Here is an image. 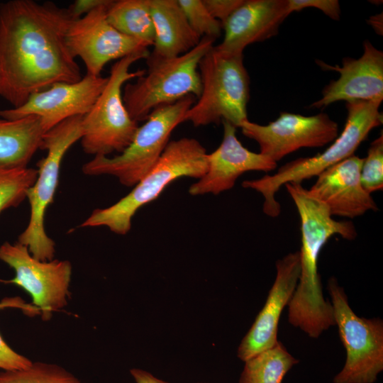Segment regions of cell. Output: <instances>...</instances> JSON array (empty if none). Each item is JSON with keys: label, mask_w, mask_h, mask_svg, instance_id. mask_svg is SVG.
<instances>
[{"label": "cell", "mask_w": 383, "mask_h": 383, "mask_svg": "<svg viewBox=\"0 0 383 383\" xmlns=\"http://www.w3.org/2000/svg\"><path fill=\"white\" fill-rule=\"evenodd\" d=\"M72 20L67 8L50 1L0 4V96L13 108L54 84L82 78L66 43Z\"/></svg>", "instance_id": "1"}, {"label": "cell", "mask_w": 383, "mask_h": 383, "mask_svg": "<svg viewBox=\"0 0 383 383\" xmlns=\"http://www.w3.org/2000/svg\"><path fill=\"white\" fill-rule=\"evenodd\" d=\"M284 186L299 213L301 234L300 275L287 305L288 321L309 337L318 338L335 326L332 305L323 296L318 271L321 250L335 235L351 240L357 233L352 221L333 219L328 207L301 183Z\"/></svg>", "instance_id": "2"}, {"label": "cell", "mask_w": 383, "mask_h": 383, "mask_svg": "<svg viewBox=\"0 0 383 383\" xmlns=\"http://www.w3.org/2000/svg\"><path fill=\"white\" fill-rule=\"evenodd\" d=\"M207 155L205 148L194 138L170 141L155 166L131 192L109 207L94 209L80 227L105 226L126 235L137 211L157 199L170 183L184 177H202L207 170Z\"/></svg>", "instance_id": "3"}, {"label": "cell", "mask_w": 383, "mask_h": 383, "mask_svg": "<svg viewBox=\"0 0 383 383\" xmlns=\"http://www.w3.org/2000/svg\"><path fill=\"white\" fill-rule=\"evenodd\" d=\"M383 99L346 102L347 118L341 134L323 152L299 157L281 166L274 174L245 180L242 186L255 190L264 197L263 211L270 217L279 215L281 207L275 194L287 183H302L318 176L329 167L354 155L370 132L382 123L379 107Z\"/></svg>", "instance_id": "4"}, {"label": "cell", "mask_w": 383, "mask_h": 383, "mask_svg": "<svg viewBox=\"0 0 383 383\" xmlns=\"http://www.w3.org/2000/svg\"><path fill=\"white\" fill-rule=\"evenodd\" d=\"M201 91L187 111L184 122L194 126L227 121L236 128L248 119L250 78L243 54H231L213 46L199 64Z\"/></svg>", "instance_id": "5"}, {"label": "cell", "mask_w": 383, "mask_h": 383, "mask_svg": "<svg viewBox=\"0 0 383 383\" xmlns=\"http://www.w3.org/2000/svg\"><path fill=\"white\" fill-rule=\"evenodd\" d=\"M215 39L202 37L187 52L168 59H146L148 70L135 82H128L122 92L133 120L145 121L155 109L175 103L188 95L199 97L201 91L199 64L213 46Z\"/></svg>", "instance_id": "6"}, {"label": "cell", "mask_w": 383, "mask_h": 383, "mask_svg": "<svg viewBox=\"0 0 383 383\" xmlns=\"http://www.w3.org/2000/svg\"><path fill=\"white\" fill-rule=\"evenodd\" d=\"M148 50L117 60L111 67L108 82L89 111L83 116L80 139L84 152L94 156L122 152L131 143L138 128L123 100L122 87L131 79L143 76L145 70L131 72L136 61L147 59Z\"/></svg>", "instance_id": "7"}, {"label": "cell", "mask_w": 383, "mask_h": 383, "mask_svg": "<svg viewBox=\"0 0 383 383\" xmlns=\"http://www.w3.org/2000/svg\"><path fill=\"white\" fill-rule=\"evenodd\" d=\"M194 102V96L188 95L155 109L122 152L112 157L94 156L83 165V173L111 175L123 185L134 187L155 166L170 142L172 132L184 122L187 111Z\"/></svg>", "instance_id": "8"}, {"label": "cell", "mask_w": 383, "mask_h": 383, "mask_svg": "<svg viewBox=\"0 0 383 383\" xmlns=\"http://www.w3.org/2000/svg\"><path fill=\"white\" fill-rule=\"evenodd\" d=\"M82 117L67 118L46 131L42 138L40 149L46 150L47 155L36 164L37 178L27 190L30 218L17 241L26 246L39 260L49 261L55 257V243L46 233L45 215L54 200L62 160L67 150L82 138Z\"/></svg>", "instance_id": "9"}, {"label": "cell", "mask_w": 383, "mask_h": 383, "mask_svg": "<svg viewBox=\"0 0 383 383\" xmlns=\"http://www.w3.org/2000/svg\"><path fill=\"white\" fill-rule=\"evenodd\" d=\"M335 325L346 352L342 370L334 383H373L383 370V321L360 317L350 308L347 295L335 277L328 279Z\"/></svg>", "instance_id": "10"}, {"label": "cell", "mask_w": 383, "mask_h": 383, "mask_svg": "<svg viewBox=\"0 0 383 383\" xmlns=\"http://www.w3.org/2000/svg\"><path fill=\"white\" fill-rule=\"evenodd\" d=\"M0 260L15 272L14 278L2 282L25 290L43 321L50 320L54 312L67 306L72 271L70 261L39 260L18 242L4 243L0 246Z\"/></svg>", "instance_id": "11"}, {"label": "cell", "mask_w": 383, "mask_h": 383, "mask_svg": "<svg viewBox=\"0 0 383 383\" xmlns=\"http://www.w3.org/2000/svg\"><path fill=\"white\" fill-rule=\"evenodd\" d=\"M243 134L257 143L260 153L274 162L301 148H321L338 135V123L325 113L303 116L282 112L267 125L243 122Z\"/></svg>", "instance_id": "12"}, {"label": "cell", "mask_w": 383, "mask_h": 383, "mask_svg": "<svg viewBox=\"0 0 383 383\" xmlns=\"http://www.w3.org/2000/svg\"><path fill=\"white\" fill-rule=\"evenodd\" d=\"M113 0L101 5L70 23L66 43L74 58L80 57L87 74L99 76L110 61L148 50L139 41L116 30L107 19V9Z\"/></svg>", "instance_id": "13"}, {"label": "cell", "mask_w": 383, "mask_h": 383, "mask_svg": "<svg viewBox=\"0 0 383 383\" xmlns=\"http://www.w3.org/2000/svg\"><path fill=\"white\" fill-rule=\"evenodd\" d=\"M107 82L108 77L86 74L77 82L54 84L31 94L19 107L0 110V118L17 120L35 116L45 133L67 118L87 114Z\"/></svg>", "instance_id": "14"}, {"label": "cell", "mask_w": 383, "mask_h": 383, "mask_svg": "<svg viewBox=\"0 0 383 383\" xmlns=\"http://www.w3.org/2000/svg\"><path fill=\"white\" fill-rule=\"evenodd\" d=\"M300 275L299 252H291L276 262V277L265 303L242 339L237 356L245 361L273 347L277 339L282 312L291 300Z\"/></svg>", "instance_id": "15"}, {"label": "cell", "mask_w": 383, "mask_h": 383, "mask_svg": "<svg viewBox=\"0 0 383 383\" xmlns=\"http://www.w3.org/2000/svg\"><path fill=\"white\" fill-rule=\"evenodd\" d=\"M221 122L222 142L208 154L206 172L190 186L191 195L218 194L233 188L236 179L246 172H268L277 167V162L270 157L245 148L236 137L235 126L227 121Z\"/></svg>", "instance_id": "16"}, {"label": "cell", "mask_w": 383, "mask_h": 383, "mask_svg": "<svg viewBox=\"0 0 383 383\" xmlns=\"http://www.w3.org/2000/svg\"><path fill=\"white\" fill-rule=\"evenodd\" d=\"M316 62L323 70L336 71L340 76L323 88L321 97L311 107L323 108L338 101L383 99V52L369 40L364 41L360 57H345L342 67Z\"/></svg>", "instance_id": "17"}, {"label": "cell", "mask_w": 383, "mask_h": 383, "mask_svg": "<svg viewBox=\"0 0 383 383\" xmlns=\"http://www.w3.org/2000/svg\"><path fill=\"white\" fill-rule=\"evenodd\" d=\"M364 158L355 154L329 167L309 189L323 202L332 216L354 218L378 207L363 187L360 172Z\"/></svg>", "instance_id": "18"}, {"label": "cell", "mask_w": 383, "mask_h": 383, "mask_svg": "<svg viewBox=\"0 0 383 383\" xmlns=\"http://www.w3.org/2000/svg\"><path fill=\"white\" fill-rule=\"evenodd\" d=\"M290 14L289 0H243L223 23L224 37L216 48L228 53L243 54L248 45L276 35Z\"/></svg>", "instance_id": "19"}, {"label": "cell", "mask_w": 383, "mask_h": 383, "mask_svg": "<svg viewBox=\"0 0 383 383\" xmlns=\"http://www.w3.org/2000/svg\"><path fill=\"white\" fill-rule=\"evenodd\" d=\"M155 28L153 50L147 59H168L184 54L201 37L189 26L177 0H150Z\"/></svg>", "instance_id": "20"}, {"label": "cell", "mask_w": 383, "mask_h": 383, "mask_svg": "<svg viewBox=\"0 0 383 383\" xmlns=\"http://www.w3.org/2000/svg\"><path fill=\"white\" fill-rule=\"evenodd\" d=\"M45 133L38 116H29L17 120L0 118V165L26 167Z\"/></svg>", "instance_id": "21"}, {"label": "cell", "mask_w": 383, "mask_h": 383, "mask_svg": "<svg viewBox=\"0 0 383 383\" xmlns=\"http://www.w3.org/2000/svg\"><path fill=\"white\" fill-rule=\"evenodd\" d=\"M106 16L109 22L121 33L147 48L153 45L155 33L150 0L113 1Z\"/></svg>", "instance_id": "22"}, {"label": "cell", "mask_w": 383, "mask_h": 383, "mask_svg": "<svg viewBox=\"0 0 383 383\" xmlns=\"http://www.w3.org/2000/svg\"><path fill=\"white\" fill-rule=\"evenodd\" d=\"M298 360L279 341L244 361L238 383H282L287 372Z\"/></svg>", "instance_id": "23"}, {"label": "cell", "mask_w": 383, "mask_h": 383, "mask_svg": "<svg viewBox=\"0 0 383 383\" xmlns=\"http://www.w3.org/2000/svg\"><path fill=\"white\" fill-rule=\"evenodd\" d=\"M38 170L32 167H11L0 165V214L18 206L33 184Z\"/></svg>", "instance_id": "24"}, {"label": "cell", "mask_w": 383, "mask_h": 383, "mask_svg": "<svg viewBox=\"0 0 383 383\" xmlns=\"http://www.w3.org/2000/svg\"><path fill=\"white\" fill-rule=\"evenodd\" d=\"M0 383H84L66 369L55 364L32 362L24 370L2 371Z\"/></svg>", "instance_id": "25"}, {"label": "cell", "mask_w": 383, "mask_h": 383, "mask_svg": "<svg viewBox=\"0 0 383 383\" xmlns=\"http://www.w3.org/2000/svg\"><path fill=\"white\" fill-rule=\"evenodd\" d=\"M192 30L201 38H218L222 23L208 11L202 0H177Z\"/></svg>", "instance_id": "26"}, {"label": "cell", "mask_w": 383, "mask_h": 383, "mask_svg": "<svg viewBox=\"0 0 383 383\" xmlns=\"http://www.w3.org/2000/svg\"><path fill=\"white\" fill-rule=\"evenodd\" d=\"M361 182L370 194L383 188V134L374 140L364 158L360 172Z\"/></svg>", "instance_id": "27"}, {"label": "cell", "mask_w": 383, "mask_h": 383, "mask_svg": "<svg viewBox=\"0 0 383 383\" xmlns=\"http://www.w3.org/2000/svg\"><path fill=\"white\" fill-rule=\"evenodd\" d=\"M15 299H9L0 303V308L14 306ZM32 361L13 350L0 335V369L4 371L21 370L29 367Z\"/></svg>", "instance_id": "28"}, {"label": "cell", "mask_w": 383, "mask_h": 383, "mask_svg": "<svg viewBox=\"0 0 383 383\" xmlns=\"http://www.w3.org/2000/svg\"><path fill=\"white\" fill-rule=\"evenodd\" d=\"M291 13L306 8H316L333 20L340 18V6L337 0H289Z\"/></svg>", "instance_id": "29"}, {"label": "cell", "mask_w": 383, "mask_h": 383, "mask_svg": "<svg viewBox=\"0 0 383 383\" xmlns=\"http://www.w3.org/2000/svg\"><path fill=\"white\" fill-rule=\"evenodd\" d=\"M210 13L222 24L243 0H202Z\"/></svg>", "instance_id": "30"}, {"label": "cell", "mask_w": 383, "mask_h": 383, "mask_svg": "<svg viewBox=\"0 0 383 383\" xmlns=\"http://www.w3.org/2000/svg\"><path fill=\"white\" fill-rule=\"evenodd\" d=\"M107 1L108 0H76L70 5L67 10L73 19H77Z\"/></svg>", "instance_id": "31"}, {"label": "cell", "mask_w": 383, "mask_h": 383, "mask_svg": "<svg viewBox=\"0 0 383 383\" xmlns=\"http://www.w3.org/2000/svg\"><path fill=\"white\" fill-rule=\"evenodd\" d=\"M130 373L136 383H169L142 369L133 368Z\"/></svg>", "instance_id": "32"}, {"label": "cell", "mask_w": 383, "mask_h": 383, "mask_svg": "<svg viewBox=\"0 0 383 383\" xmlns=\"http://www.w3.org/2000/svg\"><path fill=\"white\" fill-rule=\"evenodd\" d=\"M368 23L376 33L382 35V13L371 16Z\"/></svg>", "instance_id": "33"}]
</instances>
